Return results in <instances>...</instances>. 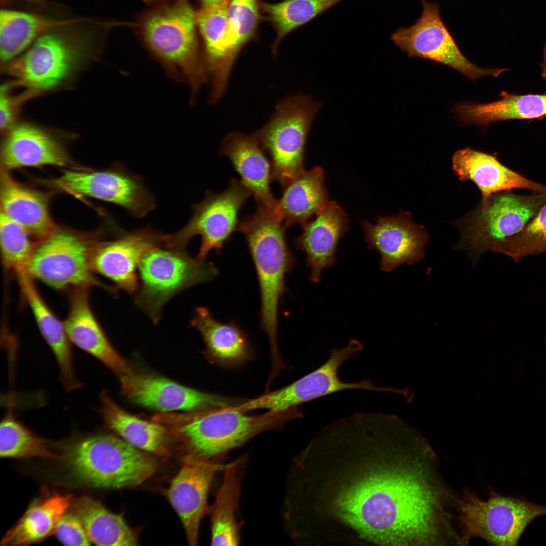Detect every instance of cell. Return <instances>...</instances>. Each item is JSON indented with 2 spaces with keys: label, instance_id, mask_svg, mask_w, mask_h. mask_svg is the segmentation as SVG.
<instances>
[{
  "label": "cell",
  "instance_id": "obj_6",
  "mask_svg": "<svg viewBox=\"0 0 546 546\" xmlns=\"http://www.w3.org/2000/svg\"><path fill=\"white\" fill-rule=\"evenodd\" d=\"M157 246L147 251L139 266V286L134 294L138 307L154 324L164 305L184 290L207 282L218 274L213 263L193 258L185 250Z\"/></svg>",
  "mask_w": 546,
  "mask_h": 546
},
{
  "label": "cell",
  "instance_id": "obj_40",
  "mask_svg": "<svg viewBox=\"0 0 546 546\" xmlns=\"http://www.w3.org/2000/svg\"><path fill=\"white\" fill-rule=\"evenodd\" d=\"M21 225L1 211L0 244L5 268L17 277L28 274V268L35 244Z\"/></svg>",
  "mask_w": 546,
  "mask_h": 546
},
{
  "label": "cell",
  "instance_id": "obj_8",
  "mask_svg": "<svg viewBox=\"0 0 546 546\" xmlns=\"http://www.w3.org/2000/svg\"><path fill=\"white\" fill-rule=\"evenodd\" d=\"M546 203V193L518 195L511 191L492 194L484 204L454 221L461 239L456 247L476 261L500 241L520 232Z\"/></svg>",
  "mask_w": 546,
  "mask_h": 546
},
{
  "label": "cell",
  "instance_id": "obj_29",
  "mask_svg": "<svg viewBox=\"0 0 546 546\" xmlns=\"http://www.w3.org/2000/svg\"><path fill=\"white\" fill-rule=\"evenodd\" d=\"M246 462L247 457L243 455L224 467L221 485L209 507L212 545L240 544L242 523L238 522L237 513Z\"/></svg>",
  "mask_w": 546,
  "mask_h": 546
},
{
  "label": "cell",
  "instance_id": "obj_11",
  "mask_svg": "<svg viewBox=\"0 0 546 546\" xmlns=\"http://www.w3.org/2000/svg\"><path fill=\"white\" fill-rule=\"evenodd\" d=\"M97 240L58 229L35 244L28 275L58 290L99 287L115 293L95 276L91 258Z\"/></svg>",
  "mask_w": 546,
  "mask_h": 546
},
{
  "label": "cell",
  "instance_id": "obj_1",
  "mask_svg": "<svg viewBox=\"0 0 546 546\" xmlns=\"http://www.w3.org/2000/svg\"><path fill=\"white\" fill-rule=\"evenodd\" d=\"M341 487L336 515L362 536L394 545H424L437 534L447 492L432 454L393 440L384 459L368 463Z\"/></svg>",
  "mask_w": 546,
  "mask_h": 546
},
{
  "label": "cell",
  "instance_id": "obj_44",
  "mask_svg": "<svg viewBox=\"0 0 546 546\" xmlns=\"http://www.w3.org/2000/svg\"><path fill=\"white\" fill-rule=\"evenodd\" d=\"M229 0H201L203 6L221 3Z\"/></svg>",
  "mask_w": 546,
  "mask_h": 546
},
{
  "label": "cell",
  "instance_id": "obj_13",
  "mask_svg": "<svg viewBox=\"0 0 546 546\" xmlns=\"http://www.w3.org/2000/svg\"><path fill=\"white\" fill-rule=\"evenodd\" d=\"M363 347L359 341L351 339L346 347L331 350L327 361L314 371L285 387L264 392L261 396L244 400L237 406L246 413L260 409L281 412L300 407L305 402L345 390L393 392L394 388L376 386L370 380L349 383L340 379L338 372L341 366L351 358L355 353L362 350Z\"/></svg>",
  "mask_w": 546,
  "mask_h": 546
},
{
  "label": "cell",
  "instance_id": "obj_22",
  "mask_svg": "<svg viewBox=\"0 0 546 546\" xmlns=\"http://www.w3.org/2000/svg\"><path fill=\"white\" fill-rule=\"evenodd\" d=\"M349 222L345 212L337 202L332 201L315 219L302 225V232L294 240V244L306 254L311 282L317 283L322 270L335 262L338 241L348 230Z\"/></svg>",
  "mask_w": 546,
  "mask_h": 546
},
{
  "label": "cell",
  "instance_id": "obj_45",
  "mask_svg": "<svg viewBox=\"0 0 546 546\" xmlns=\"http://www.w3.org/2000/svg\"><path fill=\"white\" fill-rule=\"evenodd\" d=\"M143 1H144L146 3H147L149 4H152L153 5H156L159 4L160 3H162L166 1V0H143Z\"/></svg>",
  "mask_w": 546,
  "mask_h": 546
},
{
  "label": "cell",
  "instance_id": "obj_33",
  "mask_svg": "<svg viewBox=\"0 0 546 546\" xmlns=\"http://www.w3.org/2000/svg\"><path fill=\"white\" fill-rule=\"evenodd\" d=\"M100 397L101 415L107 427L137 448L158 455L167 452L171 437L165 426L128 413L105 391L102 392Z\"/></svg>",
  "mask_w": 546,
  "mask_h": 546
},
{
  "label": "cell",
  "instance_id": "obj_47",
  "mask_svg": "<svg viewBox=\"0 0 546 546\" xmlns=\"http://www.w3.org/2000/svg\"><path fill=\"white\" fill-rule=\"evenodd\" d=\"M545 345H546V339L545 340Z\"/></svg>",
  "mask_w": 546,
  "mask_h": 546
},
{
  "label": "cell",
  "instance_id": "obj_9",
  "mask_svg": "<svg viewBox=\"0 0 546 546\" xmlns=\"http://www.w3.org/2000/svg\"><path fill=\"white\" fill-rule=\"evenodd\" d=\"M320 106L306 96L288 97L279 103L270 120L253 134L270 157L273 180L283 188L305 170L306 138Z\"/></svg>",
  "mask_w": 546,
  "mask_h": 546
},
{
  "label": "cell",
  "instance_id": "obj_36",
  "mask_svg": "<svg viewBox=\"0 0 546 546\" xmlns=\"http://www.w3.org/2000/svg\"><path fill=\"white\" fill-rule=\"evenodd\" d=\"M343 0H285L275 4L261 2L263 13L277 32L272 44L275 55L279 44L287 34L306 24Z\"/></svg>",
  "mask_w": 546,
  "mask_h": 546
},
{
  "label": "cell",
  "instance_id": "obj_2",
  "mask_svg": "<svg viewBox=\"0 0 546 546\" xmlns=\"http://www.w3.org/2000/svg\"><path fill=\"white\" fill-rule=\"evenodd\" d=\"M237 405L186 413L163 412L152 420L168 429L184 452L183 462L219 461L258 434L282 429L302 416L296 408L248 415Z\"/></svg>",
  "mask_w": 546,
  "mask_h": 546
},
{
  "label": "cell",
  "instance_id": "obj_16",
  "mask_svg": "<svg viewBox=\"0 0 546 546\" xmlns=\"http://www.w3.org/2000/svg\"><path fill=\"white\" fill-rule=\"evenodd\" d=\"M168 234L151 226L121 231L115 238L96 242L91 265L96 274L112 282L115 287L133 294L139 286V263L151 249L165 246Z\"/></svg>",
  "mask_w": 546,
  "mask_h": 546
},
{
  "label": "cell",
  "instance_id": "obj_24",
  "mask_svg": "<svg viewBox=\"0 0 546 546\" xmlns=\"http://www.w3.org/2000/svg\"><path fill=\"white\" fill-rule=\"evenodd\" d=\"M190 324L201 334L206 346L205 354L212 363L236 370L255 359V348L249 335L234 321L220 322L208 308L198 307Z\"/></svg>",
  "mask_w": 546,
  "mask_h": 546
},
{
  "label": "cell",
  "instance_id": "obj_15",
  "mask_svg": "<svg viewBox=\"0 0 546 546\" xmlns=\"http://www.w3.org/2000/svg\"><path fill=\"white\" fill-rule=\"evenodd\" d=\"M54 183L61 190L117 205L133 217L146 216L156 206L142 178L121 165L96 171L64 170Z\"/></svg>",
  "mask_w": 546,
  "mask_h": 546
},
{
  "label": "cell",
  "instance_id": "obj_30",
  "mask_svg": "<svg viewBox=\"0 0 546 546\" xmlns=\"http://www.w3.org/2000/svg\"><path fill=\"white\" fill-rule=\"evenodd\" d=\"M499 100L486 104L464 102L454 111L465 124L486 126L500 121L534 120L546 117V93L517 95L502 91Z\"/></svg>",
  "mask_w": 546,
  "mask_h": 546
},
{
  "label": "cell",
  "instance_id": "obj_12",
  "mask_svg": "<svg viewBox=\"0 0 546 546\" xmlns=\"http://www.w3.org/2000/svg\"><path fill=\"white\" fill-rule=\"evenodd\" d=\"M250 195L241 180L235 178L221 193L207 191L204 199L192 206V215L186 224L168 235L166 246L185 250L190 240L199 235L201 242L197 257L205 260L212 250L219 253L238 230L240 212Z\"/></svg>",
  "mask_w": 546,
  "mask_h": 546
},
{
  "label": "cell",
  "instance_id": "obj_42",
  "mask_svg": "<svg viewBox=\"0 0 546 546\" xmlns=\"http://www.w3.org/2000/svg\"><path fill=\"white\" fill-rule=\"evenodd\" d=\"M55 533L65 545L90 544L83 525L75 513H65L59 521Z\"/></svg>",
  "mask_w": 546,
  "mask_h": 546
},
{
  "label": "cell",
  "instance_id": "obj_3",
  "mask_svg": "<svg viewBox=\"0 0 546 546\" xmlns=\"http://www.w3.org/2000/svg\"><path fill=\"white\" fill-rule=\"evenodd\" d=\"M134 26L169 76L188 84L194 103L208 78L197 36V12L189 1L173 0L155 6Z\"/></svg>",
  "mask_w": 546,
  "mask_h": 546
},
{
  "label": "cell",
  "instance_id": "obj_19",
  "mask_svg": "<svg viewBox=\"0 0 546 546\" xmlns=\"http://www.w3.org/2000/svg\"><path fill=\"white\" fill-rule=\"evenodd\" d=\"M171 481L167 497L179 516L190 544L197 545L201 520L209 512L207 496L216 473L224 466L218 461H187Z\"/></svg>",
  "mask_w": 546,
  "mask_h": 546
},
{
  "label": "cell",
  "instance_id": "obj_21",
  "mask_svg": "<svg viewBox=\"0 0 546 546\" xmlns=\"http://www.w3.org/2000/svg\"><path fill=\"white\" fill-rule=\"evenodd\" d=\"M89 289L69 290V310L64 322L69 339L118 376L129 373L131 368L112 346L93 311Z\"/></svg>",
  "mask_w": 546,
  "mask_h": 546
},
{
  "label": "cell",
  "instance_id": "obj_26",
  "mask_svg": "<svg viewBox=\"0 0 546 546\" xmlns=\"http://www.w3.org/2000/svg\"><path fill=\"white\" fill-rule=\"evenodd\" d=\"M22 295L33 314L39 331L51 349L60 370V380L67 391L79 388L73 370L70 341L64 322L54 313L28 274L17 277Z\"/></svg>",
  "mask_w": 546,
  "mask_h": 546
},
{
  "label": "cell",
  "instance_id": "obj_41",
  "mask_svg": "<svg viewBox=\"0 0 546 546\" xmlns=\"http://www.w3.org/2000/svg\"><path fill=\"white\" fill-rule=\"evenodd\" d=\"M11 84L1 86L0 92V128L2 132H7L11 128L16 118L20 106L24 101L40 94L27 89L17 96L10 94Z\"/></svg>",
  "mask_w": 546,
  "mask_h": 546
},
{
  "label": "cell",
  "instance_id": "obj_25",
  "mask_svg": "<svg viewBox=\"0 0 546 546\" xmlns=\"http://www.w3.org/2000/svg\"><path fill=\"white\" fill-rule=\"evenodd\" d=\"M229 1L205 6L197 12V24L204 46V60L210 80V101L215 103L224 93L232 69L225 50Z\"/></svg>",
  "mask_w": 546,
  "mask_h": 546
},
{
  "label": "cell",
  "instance_id": "obj_39",
  "mask_svg": "<svg viewBox=\"0 0 546 546\" xmlns=\"http://www.w3.org/2000/svg\"><path fill=\"white\" fill-rule=\"evenodd\" d=\"M515 262L546 252V203L519 233L500 241L491 250Z\"/></svg>",
  "mask_w": 546,
  "mask_h": 546
},
{
  "label": "cell",
  "instance_id": "obj_27",
  "mask_svg": "<svg viewBox=\"0 0 546 546\" xmlns=\"http://www.w3.org/2000/svg\"><path fill=\"white\" fill-rule=\"evenodd\" d=\"M2 167L11 169L45 165L64 166L68 159L59 144L43 131L29 124L13 126L1 147Z\"/></svg>",
  "mask_w": 546,
  "mask_h": 546
},
{
  "label": "cell",
  "instance_id": "obj_10",
  "mask_svg": "<svg viewBox=\"0 0 546 546\" xmlns=\"http://www.w3.org/2000/svg\"><path fill=\"white\" fill-rule=\"evenodd\" d=\"M63 28L39 37L20 57L4 65L5 72L15 78L14 86L41 93L61 83L84 59L86 36Z\"/></svg>",
  "mask_w": 546,
  "mask_h": 546
},
{
  "label": "cell",
  "instance_id": "obj_18",
  "mask_svg": "<svg viewBox=\"0 0 546 546\" xmlns=\"http://www.w3.org/2000/svg\"><path fill=\"white\" fill-rule=\"evenodd\" d=\"M369 249L381 255L380 268L390 271L406 263L413 264L424 256L429 236L425 228L414 223L410 212L380 217L376 224L361 221Z\"/></svg>",
  "mask_w": 546,
  "mask_h": 546
},
{
  "label": "cell",
  "instance_id": "obj_20",
  "mask_svg": "<svg viewBox=\"0 0 546 546\" xmlns=\"http://www.w3.org/2000/svg\"><path fill=\"white\" fill-rule=\"evenodd\" d=\"M452 167L462 181H473L482 195L484 204L492 194L513 189H523L532 193H546V185L531 180L502 164L497 154H488L466 148L455 152Z\"/></svg>",
  "mask_w": 546,
  "mask_h": 546
},
{
  "label": "cell",
  "instance_id": "obj_43",
  "mask_svg": "<svg viewBox=\"0 0 546 546\" xmlns=\"http://www.w3.org/2000/svg\"><path fill=\"white\" fill-rule=\"evenodd\" d=\"M540 65L541 67V77L544 79H546V44L544 45L543 50V57Z\"/></svg>",
  "mask_w": 546,
  "mask_h": 546
},
{
  "label": "cell",
  "instance_id": "obj_35",
  "mask_svg": "<svg viewBox=\"0 0 546 546\" xmlns=\"http://www.w3.org/2000/svg\"><path fill=\"white\" fill-rule=\"evenodd\" d=\"M90 541L98 545L127 546L138 544L134 531L122 515L111 513L99 502L84 495L73 506Z\"/></svg>",
  "mask_w": 546,
  "mask_h": 546
},
{
  "label": "cell",
  "instance_id": "obj_32",
  "mask_svg": "<svg viewBox=\"0 0 546 546\" xmlns=\"http://www.w3.org/2000/svg\"><path fill=\"white\" fill-rule=\"evenodd\" d=\"M82 22V19L58 20L30 12L6 9L1 10V63L5 65L16 58L43 34Z\"/></svg>",
  "mask_w": 546,
  "mask_h": 546
},
{
  "label": "cell",
  "instance_id": "obj_28",
  "mask_svg": "<svg viewBox=\"0 0 546 546\" xmlns=\"http://www.w3.org/2000/svg\"><path fill=\"white\" fill-rule=\"evenodd\" d=\"M0 201L1 211L39 241L57 230L51 217L44 195L20 184L3 167Z\"/></svg>",
  "mask_w": 546,
  "mask_h": 546
},
{
  "label": "cell",
  "instance_id": "obj_14",
  "mask_svg": "<svg viewBox=\"0 0 546 546\" xmlns=\"http://www.w3.org/2000/svg\"><path fill=\"white\" fill-rule=\"evenodd\" d=\"M422 11L412 26L397 29L393 43L410 57H418L447 66L476 81L481 77H496L508 69L484 68L464 55L442 20L436 3L421 0Z\"/></svg>",
  "mask_w": 546,
  "mask_h": 546
},
{
  "label": "cell",
  "instance_id": "obj_4",
  "mask_svg": "<svg viewBox=\"0 0 546 546\" xmlns=\"http://www.w3.org/2000/svg\"><path fill=\"white\" fill-rule=\"evenodd\" d=\"M286 227L273 210L257 207L256 212L240 220L258 281L261 328L266 334L271 356L280 354L277 342L279 309L286 291L285 278L295 264L288 246Z\"/></svg>",
  "mask_w": 546,
  "mask_h": 546
},
{
  "label": "cell",
  "instance_id": "obj_37",
  "mask_svg": "<svg viewBox=\"0 0 546 546\" xmlns=\"http://www.w3.org/2000/svg\"><path fill=\"white\" fill-rule=\"evenodd\" d=\"M258 0H230L225 50L229 65L234 63L243 47L253 39L261 18Z\"/></svg>",
  "mask_w": 546,
  "mask_h": 546
},
{
  "label": "cell",
  "instance_id": "obj_31",
  "mask_svg": "<svg viewBox=\"0 0 546 546\" xmlns=\"http://www.w3.org/2000/svg\"><path fill=\"white\" fill-rule=\"evenodd\" d=\"M324 179L323 169L317 166L304 170L284 188L276 211L286 228L303 225L328 204Z\"/></svg>",
  "mask_w": 546,
  "mask_h": 546
},
{
  "label": "cell",
  "instance_id": "obj_38",
  "mask_svg": "<svg viewBox=\"0 0 546 546\" xmlns=\"http://www.w3.org/2000/svg\"><path fill=\"white\" fill-rule=\"evenodd\" d=\"M0 456L56 460L61 458L50 449L44 440L34 435L18 421L11 410L8 411L1 423Z\"/></svg>",
  "mask_w": 546,
  "mask_h": 546
},
{
  "label": "cell",
  "instance_id": "obj_17",
  "mask_svg": "<svg viewBox=\"0 0 546 546\" xmlns=\"http://www.w3.org/2000/svg\"><path fill=\"white\" fill-rule=\"evenodd\" d=\"M121 392L134 403L162 412L200 411L235 405L243 400L206 393L165 378L132 372L119 376Z\"/></svg>",
  "mask_w": 546,
  "mask_h": 546
},
{
  "label": "cell",
  "instance_id": "obj_46",
  "mask_svg": "<svg viewBox=\"0 0 546 546\" xmlns=\"http://www.w3.org/2000/svg\"><path fill=\"white\" fill-rule=\"evenodd\" d=\"M14 0H1V3L2 4L6 5L12 2Z\"/></svg>",
  "mask_w": 546,
  "mask_h": 546
},
{
  "label": "cell",
  "instance_id": "obj_7",
  "mask_svg": "<svg viewBox=\"0 0 546 546\" xmlns=\"http://www.w3.org/2000/svg\"><path fill=\"white\" fill-rule=\"evenodd\" d=\"M458 506L461 529L459 545H463L474 538L493 545H517L528 525L546 515V505L524 497L504 496L492 488L486 500L465 489Z\"/></svg>",
  "mask_w": 546,
  "mask_h": 546
},
{
  "label": "cell",
  "instance_id": "obj_34",
  "mask_svg": "<svg viewBox=\"0 0 546 546\" xmlns=\"http://www.w3.org/2000/svg\"><path fill=\"white\" fill-rule=\"evenodd\" d=\"M71 504L69 495L53 494L32 505L3 538L2 545H26L40 542L55 533Z\"/></svg>",
  "mask_w": 546,
  "mask_h": 546
},
{
  "label": "cell",
  "instance_id": "obj_5",
  "mask_svg": "<svg viewBox=\"0 0 546 546\" xmlns=\"http://www.w3.org/2000/svg\"><path fill=\"white\" fill-rule=\"evenodd\" d=\"M66 458L78 478L98 488L138 486L156 470L153 458L111 435H95L78 440L70 446Z\"/></svg>",
  "mask_w": 546,
  "mask_h": 546
},
{
  "label": "cell",
  "instance_id": "obj_23",
  "mask_svg": "<svg viewBox=\"0 0 546 546\" xmlns=\"http://www.w3.org/2000/svg\"><path fill=\"white\" fill-rule=\"evenodd\" d=\"M263 151L253 134L231 132L222 140L219 154L230 159L257 206L276 211L278 200L270 189L271 165Z\"/></svg>",
  "mask_w": 546,
  "mask_h": 546
}]
</instances>
